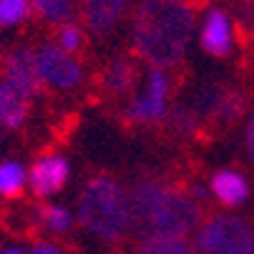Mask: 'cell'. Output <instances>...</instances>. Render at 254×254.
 <instances>
[{"label": "cell", "instance_id": "cell-18", "mask_svg": "<svg viewBox=\"0 0 254 254\" xmlns=\"http://www.w3.org/2000/svg\"><path fill=\"white\" fill-rule=\"evenodd\" d=\"M28 184V169L18 161H5L0 164V194L8 196V199H15L23 194Z\"/></svg>", "mask_w": 254, "mask_h": 254}, {"label": "cell", "instance_id": "cell-20", "mask_svg": "<svg viewBox=\"0 0 254 254\" xmlns=\"http://www.w3.org/2000/svg\"><path fill=\"white\" fill-rule=\"evenodd\" d=\"M56 43H58L65 53L83 58V53H86V33H83L76 23H65V25L58 28Z\"/></svg>", "mask_w": 254, "mask_h": 254}, {"label": "cell", "instance_id": "cell-22", "mask_svg": "<svg viewBox=\"0 0 254 254\" xmlns=\"http://www.w3.org/2000/svg\"><path fill=\"white\" fill-rule=\"evenodd\" d=\"M244 146H247V156L254 166V108L249 111V121H247V133H244Z\"/></svg>", "mask_w": 254, "mask_h": 254}, {"label": "cell", "instance_id": "cell-2", "mask_svg": "<svg viewBox=\"0 0 254 254\" xmlns=\"http://www.w3.org/2000/svg\"><path fill=\"white\" fill-rule=\"evenodd\" d=\"M209 0H138L131 18V53L151 68L184 65L199 13Z\"/></svg>", "mask_w": 254, "mask_h": 254}, {"label": "cell", "instance_id": "cell-11", "mask_svg": "<svg viewBox=\"0 0 254 254\" xmlns=\"http://www.w3.org/2000/svg\"><path fill=\"white\" fill-rule=\"evenodd\" d=\"M164 138H171V141H199V143H209V133H206V126L201 121V116L196 114V108H189V106H171L164 121L159 126H154Z\"/></svg>", "mask_w": 254, "mask_h": 254}, {"label": "cell", "instance_id": "cell-17", "mask_svg": "<svg viewBox=\"0 0 254 254\" xmlns=\"http://www.w3.org/2000/svg\"><path fill=\"white\" fill-rule=\"evenodd\" d=\"M33 13L38 15L46 25H65L73 18V3L70 0H30Z\"/></svg>", "mask_w": 254, "mask_h": 254}, {"label": "cell", "instance_id": "cell-14", "mask_svg": "<svg viewBox=\"0 0 254 254\" xmlns=\"http://www.w3.org/2000/svg\"><path fill=\"white\" fill-rule=\"evenodd\" d=\"M209 189H211V196L219 201L222 206L234 209V206L247 201V196H249V181L237 169H219V171L211 174Z\"/></svg>", "mask_w": 254, "mask_h": 254}, {"label": "cell", "instance_id": "cell-12", "mask_svg": "<svg viewBox=\"0 0 254 254\" xmlns=\"http://www.w3.org/2000/svg\"><path fill=\"white\" fill-rule=\"evenodd\" d=\"M131 0H81V20L93 38H106L111 33L124 13L128 10Z\"/></svg>", "mask_w": 254, "mask_h": 254}, {"label": "cell", "instance_id": "cell-23", "mask_svg": "<svg viewBox=\"0 0 254 254\" xmlns=\"http://www.w3.org/2000/svg\"><path fill=\"white\" fill-rule=\"evenodd\" d=\"M33 254H61L56 247H48V244H38V247H35L33 249Z\"/></svg>", "mask_w": 254, "mask_h": 254}, {"label": "cell", "instance_id": "cell-7", "mask_svg": "<svg viewBox=\"0 0 254 254\" xmlns=\"http://www.w3.org/2000/svg\"><path fill=\"white\" fill-rule=\"evenodd\" d=\"M141 78L138 58L136 56H119L106 61L93 73V101L96 103H119L136 93Z\"/></svg>", "mask_w": 254, "mask_h": 254}, {"label": "cell", "instance_id": "cell-24", "mask_svg": "<svg viewBox=\"0 0 254 254\" xmlns=\"http://www.w3.org/2000/svg\"><path fill=\"white\" fill-rule=\"evenodd\" d=\"M0 254H25V252H20V249H0Z\"/></svg>", "mask_w": 254, "mask_h": 254}, {"label": "cell", "instance_id": "cell-4", "mask_svg": "<svg viewBox=\"0 0 254 254\" xmlns=\"http://www.w3.org/2000/svg\"><path fill=\"white\" fill-rule=\"evenodd\" d=\"M249 103L252 101L244 88L227 81H216L196 93L194 108L206 126L209 138H214L216 133H229L249 114Z\"/></svg>", "mask_w": 254, "mask_h": 254}, {"label": "cell", "instance_id": "cell-15", "mask_svg": "<svg viewBox=\"0 0 254 254\" xmlns=\"http://www.w3.org/2000/svg\"><path fill=\"white\" fill-rule=\"evenodd\" d=\"M30 114V98H25L18 88L0 78V126L18 131L25 126Z\"/></svg>", "mask_w": 254, "mask_h": 254}, {"label": "cell", "instance_id": "cell-6", "mask_svg": "<svg viewBox=\"0 0 254 254\" xmlns=\"http://www.w3.org/2000/svg\"><path fill=\"white\" fill-rule=\"evenodd\" d=\"M171 78L159 68H151L146 78V91L138 98H131L119 114V124L124 131L133 128H154L164 121L169 111V96H171Z\"/></svg>", "mask_w": 254, "mask_h": 254}, {"label": "cell", "instance_id": "cell-13", "mask_svg": "<svg viewBox=\"0 0 254 254\" xmlns=\"http://www.w3.org/2000/svg\"><path fill=\"white\" fill-rule=\"evenodd\" d=\"M199 43H201L204 53H209L211 58H227L232 53V20H229L227 10L209 8Z\"/></svg>", "mask_w": 254, "mask_h": 254}, {"label": "cell", "instance_id": "cell-16", "mask_svg": "<svg viewBox=\"0 0 254 254\" xmlns=\"http://www.w3.org/2000/svg\"><path fill=\"white\" fill-rule=\"evenodd\" d=\"M133 254H194V244L187 237L174 234H151L141 237L133 247Z\"/></svg>", "mask_w": 254, "mask_h": 254}, {"label": "cell", "instance_id": "cell-8", "mask_svg": "<svg viewBox=\"0 0 254 254\" xmlns=\"http://www.w3.org/2000/svg\"><path fill=\"white\" fill-rule=\"evenodd\" d=\"M38 70L46 81V86L58 91H73L83 83V58L65 53L58 43H43L35 51Z\"/></svg>", "mask_w": 254, "mask_h": 254}, {"label": "cell", "instance_id": "cell-10", "mask_svg": "<svg viewBox=\"0 0 254 254\" xmlns=\"http://www.w3.org/2000/svg\"><path fill=\"white\" fill-rule=\"evenodd\" d=\"M70 176V164L65 156L58 154H41L28 169V187L35 199H48L58 194Z\"/></svg>", "mask_w": 254, "mask_h": 254}, {"label": "cell", "instance_id": "cell-3", "mask_svg": "<svg viewBox=\"0 0 254 254\" xmlns=\"http://www.w3.org/2000/svg\"><path fill=\"white\" fill-rule=\"evenodd\" d=\"M78 222L83 229L108 244H119L131 232L128 191L114 174L98 171L88 176L78 196Z\"/></svg>", "mask_w": 254, "mask_h": 254}, {"label": "cell", "instance_id": "cell-21", "mask_svg": "<svg viewBox=\"0 0 254 254\" xmlns=\"http://www.w3.org/2000/svg\"><path fill=\"white\" fill-rule=\"evenodd\" d=\"M30 13V0H0V25H18Z\"/></svg>", "mask_w": 254, "mask_h": 254}, {"label": "cell", "instance_id": "cell-5", "mask_svg": "<svg viewBox=\"0 0 254 254\" xmlns=\"http://www.w3.org/2000/svg\"><path fill=\"white\" fill-rule=\"evenodd\" d=\"M194 249L199 254H254V232L242 216L214 214L199 227Z\"/></svg>", "mask_w": 254, "mask_h": 254}, {"label": "cell", "instance_id": "cell-1", "mask_svg": "<svg viewBox=\"0 0 254 254\" xmlns=\"http://www.w3.org/2000/svg\"><path fill=\"white\" fill-rule=\"evenodd\" d=\"M191 171H141L131 181V232L136 237H187L204 224L206 206L189 194Z\"/></svg>", "mask_w": 254, "mask_h": 254}, {"label": "cell", "instance_id": "cell-25", "mask_svg": "<svg viewBox=\"0 0 254 254\" xmlns=\"http://www.w3.org/2000/svg\"><path fill=\"white\" fill-rule=\"evenodd\" d=\"M247 58H249V61H252V65H254V48H252V51H247Z\"/></svg>", "mask_w": 254, "mask_h": 254}, {"label": "cell", "instance_id": "cell-19", "mask_svg": "<svg viewBox=\"0 0 254 254\" xmlns=\"http://www.w3.org/2000/svg\"><path fill=\"white\" fill-rule=\"evenodd\" d=\"M38 222L53 234H65V232H70V227H73L70 214L63 206H53V204H43L38 209Z\"/></svg>", "mask_w": 254, "mask_h": 254}, {"label": "cell", "instance_id": "cell-9", "mask_svg": "<svg viewBox=\"0 0 254 254\" xmlns=\"http://www.w3.org/2000/svg\"><path fill=\"white\" fill-rule=\"evenodd\" d=\"M3 81H8L13 88H18L25 98H38L46 93V81L38 70L35 51L25 46H15L3 58Z\"/></svg>", "mask_w": 254, "mask_h": 254}]
</instances>
